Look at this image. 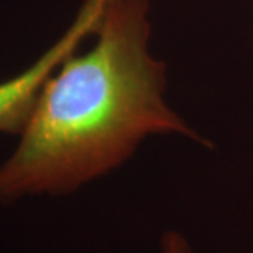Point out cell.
I'll return each instance as SVG.
<instances>
[{
    "label": "cell",
    "mask_w": 253,
    "mask_h": 253,
    "mask_svg": "<svg viewBox=\"0 0 253 253\" xmlns=\"http://www.w3.org/2000/svg\"><path fill=\"white\" fill-rule=\"evenodd\" d=\"M149 0H109L96 44L46 81L14 152L0 165V204L65 196L111 172L152 134L200 144L165 100L166 69L149 52Z\"/></svg>",
    "instance_id": "6da1fadb"
},
{
    "label": "cell",
    "mask_w": 253,
    "mask_h": 253,
    "mask_svg": "<svg viewBox=\"0 0 253 253\" xmlns=\"http://www.w3.org/2000/svg\"><path fill=\"white\" fill-rule=\"evenodd\" d=\"M109 0H86L71 27L36 62L14 78L0 83V134L21 135L46 81L97 31Z\"/></svg>",
    "instance_id": "7a4b0ae2"
},
{
    "label": "cell",
    "mask_w": 253,
    "mask_h": 253,
    "mask_svg": "<svg viewBox=\"0 0 253 253\" xmlns=\"http://www.w3.org/2000/svg\"><path fill=\"white\" fill-rule=\"evenodd\" d=\"M159 253H191L187 239L176 231H168L162 235Z\"/></svg>",
    "instance_id": "3957f363"
}]
</instances>
